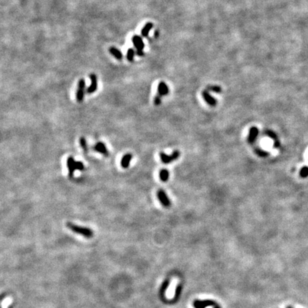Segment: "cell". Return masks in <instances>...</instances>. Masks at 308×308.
Instances as JSON below:
<instances>
[{
    "mask_svg": "<svg viewBox=\"0 0 308 308\" xmlns=\"http://www.w3.org/2000/svg\"><path fill=\"white\" fill-rule=\"evenodd\" d=\"M177 282H178L177 280L175 279L173 281L172 284H171V288H170L169 293V298H171V297H173V295H174V293H175V288H176V284H177Z\"/></svg>",
    "mask_w": 308,
    "mask_h": 308,
    "instance_id": "ffe728a7",
    "label": "cell"
},
{
    "mask_svg": "<svg viewBox=\"0 0 308 308\" xmlns=\"http://www.w3.org/2000/svg\"><path fill=\"white\" fill-rule=\"evenodd\" d=\"M157 197H158V200L160 201L162 206L165 208H169L171 205V202L169 198L168 197L166 192L163 190L161 189L158 190L157 192Z\"/></svg>",
    "mask_w": 308,
    "mask_h": 308,
    "instance_id": "5b68a950",
    "label": "cell"
},
{
    "mask_svg": "<svg viewBox=\"0 0 308 308\" xmlns=\"http://www.w3.org/2000/svg\"><path fill=\"white\" fill-rule=\"evenodd\" d=\"M202 96L203 98V99L206 101V102L207 103L208 105L211 106H216L217 104V101L216 99H215L212 96L211 94H209V92L207 90H205L202 93Z\"/></svg>",
    "mask_w": 308,
    "mask_h": 308,
    "instance_id": "8fae6325",
    "label": "cell"
},
{
    "mask_svg": "<svg viewBox=\"0 0 308 308\" xmlns=\"http://www.w3.org/2000/svg\"><path fill=\"white\" fill-rule=\"evenodd\" d=\"M153 102L155 106H159V105L161 104V96L159 95L155 96V97L153 99Z\"/></svg>",
    "mask_w": 308,
    "mask_h": 308,
    "instance_id": "cb8c5ba5",
    "label": "cell"
},
{
    "mask_svg": "<svg viewBox=\"0 0 308 308\" xmlns=\"http://www.w3.org/2000/svg\"><path fill=\"white\" fill-rule=\"evenodd\" d=\"M300 176L302 178H305L308 176V167L307 166H304L301 169L300 171Z\"/></svg>",
    "mask_w": 308,
    "mask_h": 308,
    "instance_id": "603a6c76",
    "label": "cell"
},
{
    "mask_svg": "<svg viewBox=\"0 0 308 308\" xmlns=\"http://www.w3.org/2000/svg\"><path fill=\"white\" fill-rule=\"evenodd\" d=\"M193 307L195 308H206L210 306H216L218 305L213 300H195L193 302Z\"/></svg>",
    "mask_w": 308,
    "mask_h": 308,
    "instance_id": "52a82bcc",
    "label": "cell"
},
{
    "mask_svg": "<svg viewBox=\"0 0 308 308\" xmlns=\"http://www.w3.org/2000/svg\"><path fill=\"white\" fill-rule=\"evenodd\" d=\"M255 153L258 155V156L262 157V158H265V157H267L269 155L268 152L262 150V148H255Z\"/></svg>",
    "mask_w": 308,
    "mask_h": 308,
    "instance_id": "e0dca14e",
    "label": "cell"
},
{
    "mask_svg": "<svg viewBox=\"0 0 308 308\" xmlns=\"http://www.w3.org/2000/svg\"><path fill=\"white\" fill-rule=\"evenodd\" d=\"M180 154L181 153H180V152L178 151V150H175V151H173L171 155H168V154L163 153V152H161V153H159V155H160L161 161L163 163L168 164L177 160L180 157Z\"/></svg>",
    "mask_w": 308,
    "mask_h": 308,
    "instance_id": "3957f363",
    "label": "cell"
},
{
    "mask_svg": "<svg viewBox=\"0 0 308 308\" xmlns=\"http://www.w3.org/2000/svg\"><path fill=\"white\" fill-rule=\"evenodd\" d=\"M265 134L266 135V136H268V137L270 138V139H272V140H274V141L278 140L277 134H276L273 131H272V130H266L265 131Z\"/></svg>",
    "mask_w": 308,
    "mask_h": 308,
    "instance_id": "44dd1931",
    "label": "cell"
},
{
    "mask_svg": "<svg viewBox=\"0 0 308 308\" xmlns=\"http://www.w3.org/2000/svg\"><path fill=\"white\" fill-rule=\"evenodd\" d=\"M94 150L98 152V153L102 154V155H104L106 157H108L109 155V152L107 150L106 145L103 142H101V141L96 143L95 146H94Z\"/></svg>",
    "mask_w": 308,
    "mask_h": 308,
    "instance_id": "9c48e42d",
    "label": "cell"
},
{
    "mask_svg": "<svg viewBox=\"0 0 308 308\" xmlns=\"http://www.w3.org/2000/svg\"><path fill=\"white\" fill-rule=\"evenodd\" d=\"M287 308H293V307H288Z\"/></svg>",
    "mask_w": 308,
    "mask_h": 308,
    "instance_id": "4316f807",
    "label": "cell"
},
{
    "mask_svg": "<svg viewBox=\"0 0 308 308\" xmlns=\"http://www.w3.org/2000/svg\"><path fill=\"white\" fill-rule=\"evenodd\" d=\"M214 308H220V306H219V305H216V307H215Z\"/></svg>",
    "mask_w": 308,
    "mask_h": 308,
    "instance_id": "484cf974",
    "label": "cell"
},
{
    "mask_svg": "<svg viewBox=\"0 0 308 308\" xmlns=\"http://www.w3.org/2000/svg\"><path fill=\"white\" fill-rule=\"evenodd\" d=\"M79 143H80V146H81V148H83V150H84L85 153H88V150H89L88 146H87L86 140L84 137L80 138Z\"/></svg>",
    "mask_w": 308,
    "mask_h": 308,
    "instance_id": "d6986e66",
    "label": "cell"
},
{
    "mask_svg": "<svg viewBox=\"0 0 308 308\" xmlns=\"http://www.w3.org/2000/svg\"><path fill=\"white\" fill-rule=\"evenodd\" d=\"M66 227L75 233L82 235L86 238H92L94 236V231L89 227L81 226V225H75L71 222L66 223Z\"/></svg>",
    "mask_w": 308,
    "mask_h": 308,
    "instance_id": "6da1fadb",
    "label": "cell"
},
{
    "mask_svg": "<svg viewBox=\"0 0 308 308\" xmlns=\"http://www.w3.org/2000/svg\"><path fill=\"white\" fill-rule=\"evenodd\" d=\"M86 86L85 80L84 78H81L78 81V89L76 92V100L78 102L81 103L83 101L84 98V89Z\"/></svg>",
    "mask_w": 308,
    "mask_h": 308,
    "instance_id": "8992f818",
    "label": "cell"
},
{
    "mask_svg": "<svg viewBox=\"0 0 308 308\" xmlns=\"http://www.w3.org/2000/svg\"><path fill=\"white\" fill-rule=\"evenodd\" d=\"M159 178L161 181L166 182L169 178V172L167 169H162L159 172Z\"/></svg>",
    "mask_w": 308,
    "mask_h": 308,
    "instance_id": "2e32d148",
    "label": "cell"
},
{
    "mask_svg": "<svg viewBox=\"0 0 308 308\" xmlns=\"http://www.w3.org/2000/svg\"><path fill=\"white\" fill-rule=\"evenodd\" d=\"M259 134V129L257 127L253 126L250 129L249 134L248 136V141L250 144H253L255 142V140L258 138Z\"/></svg>",
    "mask_w": 308,
    "mask_h": 308,
    "instance_id": "30bf717a",
    "label": "cell"
},
{
    "mask_svg": "<svg viewBox=\"0 0 308 308\" xmlns=\"http://www.w3.org/2000/svg\"><path fill=\"white\" fill-rule=\"evenodd\" d=\"M89 78L91 80V84L87 89L86 92L88 94H93L97 90L98 88V81L97 76H96L95 73H91L89 75Z\"/></svg>",
    "mask_w": 308,
    "mask_h": 308,
    "instance_id": "ba28073f",
    "label": "cell"
},
{
    "mask_svg": "<svg viewBox=\"0 0 308 308\" xmlns=\"http://www.w3.org/2000/svg\"><path fill=\"white\" fill-rule=\"evenodd\" d=\"M132 158H133V155L131 153H128L126 154H125V155L123 156V158H122V159H121V167L123 168V169H127V168H129Z\"/></svg>",
    "mask_w": 308,
    "mask_h": 308,
    "instance_id": "4fadbf2b",
    "label": "cell"
},
{
    "mask_svg": "<svg viewBox=\"0 0 308 308\" xmlns=\"http://www.w3.org/2000/svg\"><path fill=\"white\" fill-rule=\"evenodd\" d=\"M207 91L208 92H213L214 93H217V94H220L222 92V89L219 86L208 85L207 86Z\"/></svg>",
    "mask_w": 308,
    "mask_h": 308,
    "instance_id": "ac0fdd59",
    "label": "cell"
},
{
    "mask_svg": "<svg viewBox=\"0 0 308 308\" xmlns=\"http://www.w3.org/2000/svg\"><path fill=\"white\" fill-rule=\"evenodd\" d=\"M273 146L275 147V148H279V147L280 146V142L279 140H277V141H274Z\"/></svg>",
    "mask_w": 308,
    "mask_h": 308,
    "instance_id": "d4e9b609",
    "label": "cell"
},
{
    "mask_svg": "<svg viewBox=\"0 0 308 308\" xmlns=\"http://www.w3.org/2000/svg\"><path fill=\"white\" fill-rule=\"evenodd\" d=\"M131 40H132V42L134 44L135 48L137 50V52H136L137 55L139 56V57H142L144 54L143 52V49H144V43H143V39L141 38V36H138V35H134V36H132Z\"/></svg>",
    "mask_w": 308,
    "mask_h": 308,
    "instance_id": "277c9868",
    "label": "cell"
},
{
    "mask_svg": "<svg viewBox=\"0 0 308 308\" xmlns=\"http://www.w3.org/2000/svg\"><path fill=\"white\" fill-rule=\"evenodd\" d=\"M109 52L116 58V59H118V60H121V59H123V54H122L121 52L117 48H116V47H110Z\"/></svg>",
    "mask_w": 308,
    "mask_h": 308,
    "instance_id": "5bb4252c",
    "label": "cell"
},
{
    "mask_svg": "<svg viewBox=\"0 0 308 308\" xmlns=\"http://www.w3.org/2000/svg\"><path fill=\"white\" fill-rule=\"evenodd\" d=\"M153 24H152L151 22H148V23H146V24H145L144 27H143V29H141V36H143V37H147L148 34H149L150 31L151 30V29L153 28Z\"/></svg>",
    "mask_w": 308,
    "mask_h": 308,
    "instance_id": "9a60e30c",
    "label": "cell"
},
{
    "mask_svg": "<svg viewBox=\"0 0 308 308\" xmlns=\"http://www.w3.org/2000/svg\"><path fill=\"white\" fill-rule=\"evenodd\" d=\"M66 166H67L68 171H69V176L70 178L73 177L75 171H84V165L81 161H76L72 156H69L66 161Z\"/></svg>",
    "mask_w": 308,
    "mask_h": 308,
    "instance_id": "7a4b0ae2",
    "label": "cell"
},
{
    "mask_svg": "<svg viewBox=\"0 0 308 308\" xmlns=\"http://www.w3.org/2000/svg\"><path fill=\"white\" fill-rule=\"evenodd\" d=\"M134 54H135L134 50L131 48L129 49H128V52H127V54H126V58H127L128 61H129V62H132V61L134 60Z\"/></svg>",
    "mask_w": 308,
    "mask_h": 308,
    "instance_id": "7402d4cb",
    "label": "cell"
},
{
    "mask_svg": "<svg viewBox=\"0 0 308 308\" xmlns=\"http://www.w3.org/2000/svg\"><path fill=\"white\" fill-rule=\"evenodd\" d=\"M169 93V89L165 82L161 81L158 86V95L163 96L168 95Z\"/></svg>",
    "mask_w": 308,
    "mask_h": 308,
    "instance_id": "7c38bea8",
    "label": "cell"
}]
</instances>
